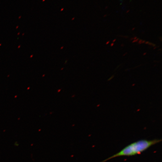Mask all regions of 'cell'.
Masks as SVG:
<instances>
[{
	"label": "cell",
	"mask_w": 162,
	"mask_h": 162,
	"mask_svg": "<svg viewBox=\"0 0 162 162\" xmlns=\"http://www.w3.org/2000/svg\"><path fill=\"white\" fill-rule=\"evenodd\" d=\"M161 139L152 140H142L130 144L120 151L109 158L101 162H105L113 158L120 157H130L140 154L152 146L161 142Z\"/></svg>",
	"instance_id": "cell-1"
},
{
	"label": "cell",
	"mask_w": 162,
	"mask_h": 162,
	"mask_svg": "<svg viewBox=\"0 0 162 162\" xmlns=\"http://www.w3.org/2000/svg\"><path fill=\"white\" fill-rule=\"evenodd\" d=\"M139 40V39H136V40H134L133 41H132V43H134V42H137Z\"/></svg>",
	"instance_id": "cell-2"
},
{
	"label": "cell",
	"mask_w": 162,
	"mask_h": 162,
	"mask_svg": "<svg viewBox=\"0 0 162 162\" xmlns=\"http://www.w3.org/2000/svg\"><path fill=\"white\" fill-rule=\"evenodd\" d=\"M142 41H143L142 40H139V41L138 42V44H142Z\"/></svg>",
	"instance_id": "cell-3"
},
{
	"label": "cell",
	"mask_w": 162,
	"mask_h": 162,
	"mask_svg": "<svg viewBox=\"0 0 162 162\" xmlns=\"http://www.w3.org/2000/svg\"><path fill=\"white\" fill-rule=\"evenodd\" d=\"M137 39V37H134V38H133V40H136V39Z\"/></svg>",
	"instance_id": "cell-4"
},
{
	"label": "cell",
	"mask_w": 162,
	"mask_h": 162,
	"mask_svg": "<svg viewBox=\"0 0 162 162\" xmlns=\"http://www.w3.org/2000/svg\"><path fill=\"white\" fill-rule=\"evenodd\" d=\"M114 43H113L111 44V47H112V46H114Z\"/></svg>",
	"instance_id": "cell-5"
},
{
	"label": "cell",
	"mask_w": 162,
	"mask_h": 162,
	"mask_svg": "<svg viewBox=\"0 0 162 162\" xmlns=\"http://www.w3.org/2000/svg\"><path fill=\"white\" fill-rule=\"evenodd\" d=\"M109 42H110V41H108V42H107V43H106V44L107 45V44H108L109 43Z\"/></svg>",
	"instance_id": "cell-6"
},
{
	"label": "cell",
	"mask_w": 162,
	"mask_h": 162,
	"mask_svg": "<svg viewBox=\"0 0 162 162\" xmlns=\"http://www.w3.org/2000/svg\"><path fill=\"white\" fill-rule=\"evenodd\" d=\"M116 41V39H114V40H113V43H114V42H115Z\"/></svg>",
	"instance_id": "cell-7"
},
{
	"label": "cell",
	"mask_w": 162,
	"mask_h": 162,
	"mask_svg": "<svg viewBox=\"0 0 162 162\" xmlns=\"http://www.w3.org/2000/svg\"><path fill=\"white\" fill-rule=\"evenodd\" d=\"M130 11V10H128L127 11V12H126V13H128V12Z\"/></svg>",
	"instance_id": "cell-8"
},
{
	"label": "cell",
	"mask_w": 162,
	"mask_h": 162,
	"mask_svg": "<svg viewBox=\"0 0 162 162\" xmlns=\"http://www.w3.org/2000/svg\"><path fill=\"white\" fill-rule=\"evenodd\" d=\"M134 29H135V28H134L133 29H132V30H134Z\"/></svg>",
	"instance_id": "cell-9"
}]
</instances>
